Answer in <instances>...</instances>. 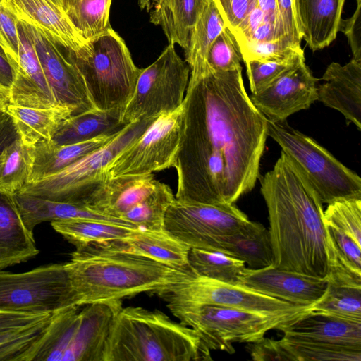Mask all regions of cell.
Segmentation results:
<instances>
[{"label": "cell", "instance_id": "1", "mask_svg": "<svg viewBox=\"0 0 361 361\" xmlns=\"http://www.w3.org/2000/svg\"><path fill=\"white\" fill-rule=\"evenodd\" d=\"M183 104L175 198L234 204L255 187L268 137L267 118L245 90L242 67L190 76Z\"/></svg>", "mask_w": 361, "mask_h": 361}, {"label": "cell", "instance_id": "2", "mask_svg": "<svg viewBox=\"0 0 361 361\" xmlns=\"http://www.w3.org/2000/svg\"><path fill=\"white\" fill-rule=\"evenodd\" d=\"M259 178L269 214L273 266L325 278L327 240L319 198L282 151L272 169Z\"/></svg>", "mask_w": 361, "mask_h": 361}, {"label": "cell", "instance_id": "3", "mask_svg": "<svg viewBox=\"0 0 361 361\" xmlns=\"http://www.w3.org/2000/svg\"><path fill=\"white\" fill-rule=\"evenodd\" d=\"M210 352L192 328L159 310L130 306L115 315L102 361L211 360Z\"/></svg>", "mask_w": 361, "mask_h": 361}, {"label": "cell", "instance_id": "4", "mask_svg": "<svg viewBox=\"0 0 361 361\" xmlns=\"http://www.w3.org/2000/svg\"><path fill=\"white\" fill-rule=\"evenodd\" d=\"M66 264L79 305L122 300L142 293L156 294L193 274L190 269L123 253L72 252Z\"/></svg>", "mask_w": 361, "mask_h": 361}, {"label": "cell", "instance_id": "5", "mask_svg": "<svg viewBox=\"0 0 361 361\" xmlns=\"http://www.w3.org/2000/svg\"><path fill=\"white\" fill-rule=\"evenodd\" d=\"M121 300L73 305L52 314L28 361H102Z\"/></svg>", "mask_w": 361, "mask_h": 361}, {"label": "cell", "instance_id": "6", "mask_svg": "<svg viewBox=\"0 0 361 361\" xmlns=\"http://www.w3.org/2000/svg\"><path fill=\"white\" fill-rule=\"evenodd\" d=\"M66 49L82 75L94 107L123 112L142 68L134 63L123 39L110 28L76 51Z\"/></svg>", "mask_w": 361, "mask_h": 361}, {"label": "cell", "instance_id": "7", "mask_svg": "<svg viewBox=\"0 0 361 361\" xmlns=\"http://www.w3.org/2000/svg\"><path fill=\"white\" fill-rule=\"evenodd\" d=\"M169 185L152 173L108 177L83 204L135 228L162 231L166 212L174 200Z\"/></svg>", "mask_w": 361, "mask_h": 361}, {"label": "cell", "instance_id": "8", "mask_svg": "<svg viewBox=\"0 0 361 361\" xmlns=\"http://www.w3.org/2000/svg\"><path fill=\"white\" fill-rule=\"evenodd\" d=\"M157 117L145 118L126 125L98 149L52 175L27 182L18 192L83 204L88 195L109 177L108 171L114 160L134 143Z\"/></svg>", "mask_w": 361, "mask_h": 361}, {"label": "cell", "instance_id": "9", "mask_svg": "<svg viewBox=\"0 0 361 361\" xmlns=\"http://www.w3.org/2000/svg\"><path fill=\"white\" fill-rule=\"evenodd\" d=\"M267 135L275 140L305 177L322 204L361 199V178L312 137L286 121L267 119Z\"/></svg>", "mask_w": 361, "mask_h": 361}, {"label": "cell", "instance_id": "10", "mask_svg": "<svg viewBox=\"0 0 361 361\" xmlns=\"http://www.w3.org/2000/svg\"><path fill=\"white\" fill-rule=\"evenodd\" d=\"M180 322L192 328L210 350L233 353V343H251L296 318L259 314L217 305H166Z\"/></svg>", "mask_w": 361, "mask_h": 361}, {"label": "cell", "instance_id": "11", "mask_svg": "<svg viewBox=\"0 0 361 361\" xmlns=\"http://www.w3.org/2000/svg\"><path fill=\"white\" fill-rule=\"evenodd\" d=\"M166 305H217L259 314L298 318L311 306L292 304L244 285L230 284L192 274L156 293Z\"/></svg>", "mask_w": 361, "mask_h": 361}, {"label": "cell", "instance_id": "12", "mask_svg": "<svg viewBox=\"0 0 361 361\" xmlns=\"http://www.w3.org/2000/svg\"><path fill=\"white\" fill-rule=\"evenodd\" d=\"M79 305L66 263L23 273L0 271V310L54 314Z\"/></svg>", "mask_w": 361, "mask_h": 361}, {"label": "cell", "instance_id": "13", "mask_svg": "<svg viewBox=\"0 0 361 361\" xmlns=\"http://www.w3.org/2000/svg\"><path fill=\"white\" fill-rule=\"evenodd\" d=\"M190 68L169 44L149 66L142 68L133 96L123 114V122L170 113L184 100L190 79Z\"/></svg>", "mask_w": 361, "mask_h": 361}, {"label": "cell", "instance_id": "14", "mask_svg": "<svg viewBox=\"0 0 361 361\" xmlns=\"http://www.w3.org/2000/svg\"><path fill=\"white\" fill-rule=\"evenodd\" d=\"M249 221L234 204L212 205L175 198L166 212L163 230L189 247L208 250L216 240L235 233Z\"/></svg>", "mask_w": 361, "mask_h": 361}, {"label": "cell", "instance_id": "15", "mask_svg": "<svg viewBox=\"0 0 361 361\" xmlns=\"http://www.w3.org/2000/svg\"><path fill=\"white\" fill-rule=\"evenodd\" d=\"M183 119V104L157 116L145 133L114 160L108 176L145 175L173 167Z\"/></svg>", "mask_w": 361, "mask_h": 361}, {"label": "cell", "instance_id": "16", "mask_svg": "<svg viewBox=\"0 0 361 361\" xmlns=\"http://www.w3.org/2000/svg\"><path fill=\"white\" fill-rule=\"evenodd\" d=\"M22 23L35 47L56 104L68 109L72 116L96 109L84 79L68 58L66 48L37 28Z\"/></svg>", "mask_w": 361, "mask_h": 361}, {"label": "cell", "instance_id": "17", "mask_svg": "<svg viewBox=\"0 0 361 361\" xmlns=\"http://www.w3.org/2000/svg\"><path fill=\"white\" fill-rule=\"evenodd\" d=\"M317 81L303 61L250 98L267 120L286 121L290 115L307 109L317 100Z\"/></svg>", "mask_w": 361, "mask_h": 361}, {"label": "cell", "instance_id": "18", "mask_svg": "<svg viewBox=\"0 0 361 361\" xmlns=\"http://www.w3.org/2000/svg\"><path fill=\"white\" fill-rule=\"evenodd\" d=\"M190 247L164 230L136 229L128 236L93 243L75 247L78 255L123 253L146 257L167 266L190 270L188 256Z\"/></svg>", "mask_w": 361, "mask_h": 361}, {"label": "cell", "instance_id": "19", "mask_svg": "<svg viewBox=\"0 0 361 361\" xmlns=\"http://www.w3.org/2000/svg\"><path fill=\"white\" fill-rule=\"evenodd\" d=\"M243 285L296 305L311 306L324 293L327 280L271 266L247 269Z\"/></svg>", "mask_w": 361, "mask_h": 361}, {"label": "cell", "instance_id": "20", "mask_svg": "<svg viewBox=\"0 0 361 361\" xmlns=\"http://www.w3.org/2000/svg\"><path fill=\"white\" fill-rule=\"evenodd\" d=\"M18 63L13 69L11 104L37 109L59 106L47 82L32 42L22 22L17 20Z\"/></svg>", "mask_w": 361, "mask_h": 361}, {"label": "cell", "instance_id": "21", "mask_svg": "<svg viewBox=\"0 0 361 361\" xmlns=\"http://www.w3.org/2000/svg\"><path fill=\"white\" fill-rule=\"evenodd\" d=\"M317 87V100L341 112L347 123L361 130V61L352 59L343 66L331 63Z\"/></svg>", "mask_w": 361, "mask_h": 361}, {"label": "cell", "instance_id": "22", "mask_svg": "<svg viewBox=\"0 0 361 361\" xmlns=\"http://www.w3.org/2000/svg\"><path fill=\"white\" fill-rule=\"evenodd\" d=\"M16 20L33 26L64 48L76 51L87 42L62 8L51 0H1Z\"/></svg>", "mask_w": 361, "mask_h": 361}, {"label": "cell", "instance_id": "23", "mask_svg": "<svg viewBox=\"0 0 361 361\" xmlns=\"http://www.w3.org/2000/svg\"><path fill=\"white\" fill-rule=\"evenodd\" d=\"M345 0H293L295 13L302 39L318 51L336 37Z\"/></svg>", "mask_w": 361, "mask_h": 361}, {"label": "cell", "instance_id": "24", "mask_svg": "<svg viewBox=\"0 0 361 361\" xmlns=\"http://www.w3.org/2000/svg\"><path fill=\"white\" fill-rule=\"evenodd\" d=\"M284 335L361 348V322L319 311L309 312L283 325Z\"/></svg>", "mask_w": 361, "mask_h": 361}, {"label": "cell", "instance_id": "25", "mask_svg": "<svg viewBox=\"0 0 361 361\" xmlns=\"http://www.w3.org/2000/svg\"><path fill=\"white\" fill-rule=\"evenodd\" d=\"M208 250L241 260L251 269H264L274 264L269 230L262 224L250 220L235 233L216 240Z\"/></svg>", "mask_w": 361, "mask_h": 361}, {"label": "cell", "instance_id": "26", "mask_svg": "<svg viewBox=\"0 0 361 361\" xmlns=\"http://www.w3.org/2000/svg\"><path fill=\"white\" fill-rule=\"evenodd\" d=\"M38 253L33 233L25 226L13 195L0 192V271Z\"/></svg>", "mask_w": 361, "mask_h": 361}, {"label": "cell", "instance_id": "27", "mask_svg": "<svg viewBox=\"0 0 361 361\" xmlns=\"http://www.w3.org/2000/svg\"><path fill=\"white\" fill-rule=\"evenodd\" d=\"M117 133L69 145L42 141L29 146L32 163L27 182L37 181L59 171L106 144Z\"/></svg>", "mask_w": 361, "mask_h": 361}, {"label": "cell", "instance_id": "28", "mask_svg": "<svg viewBox=\"0 0 361 361\" xmlns=\"http://www.w3.org/2000/svg\"><path fill=\"white\" fill-rule=\"evenodd\" d=\"M13 197L25 226L32 233L37 225L44 221L67 219H92L129 226L84 204L54 201L18 192L13 194Z\"/></svg>", "mask_w": 361, "mask_h": 361}, {"label": "cell", "instance_id": "29", "mask_svg": "<svg viewBox=\"0 0 361 361\" xmlns=\"http://www.w3.org/2000/svg\"><path fill=\"white\" fill-rule=\"evenodd\" d=\"M209 0H160L150 13V22L161 26L169 43L184 50L189 37Z\"/></svg>", "mask_w": 361, "mask_h": 361}, {"label": "cell", "instance_id": "30", "mask_svg": "<svg viewBox=\"0 0 361 361\" xmlns=\"http://www.w3.org/2000/svg\"><path fill=\"white\" fill-rule=\"evenodd\" d=\"M122 111L93 109L67 118L54 134L51 142L64 145L118 132L126 125Z\"/></svg>", "mask_w": 361, "mask_h": 361}, {"label": "cell", "instance_id": "31", "mask_svg": "<svg viewBox=\"0 0 361 361\" xmlns=\"http://www.w3.org/2000/svg\"><path fill=\"white\" fill-rule=\"evenodd\" d=\"M6 111L13 117L20 139L27 146L51 141L60 126L72 116L68 109L61 106L37 109L10 104Z\"/></svg>", "mask_w": 361, "mask_h": 361}, {"label": "cell", "instance_id": "32", "mask_svg": "<svg viewBox=\"0 0 361 361\" xmlns=\"http://www.w3.org/2000/svg\"><path fill=\"white\" fill-rule=\"evenodd\" d=\"M226 25L213 0H209L202 14L191 30L187 48L185 62L190 76L209 71L207 56L209 47Z\"/></svg>", "mask_w": 361, "mask_h": 361}, {"label": "cell", "instance_id": "33", "mask_svg": "<svg viewBox=\"0 0 361 361\" xmlns=\"http://www.w3.org/2000/svg\"><path fill=\"white\" fill-rule=\"evenodd\" d=\"M52 228L78 247L93 243L123 238L137 228L92 219H67L51 222Z\"/></svg>", "mask_w": 361, "mask_h": 361}, {"label": "cell", "instance_id": "34", "mask_svg": "<svg viewBox=\"0 0 361 361\" xmlns=\"http://www.w3.org/2000/svg\"><path fill=\"white\" fill-rule=\"evenodd\" d=\"M188 263L196 275L230 284L243 285L245 264L221 252L190 247Z\"/></svg>", "mask_w": 361, "mask_h": 361}, {"label": "cell", "instance_id": "35", "mask_svg": "<svg viewBox=\"0 0 361 361\" xmlns=\"http://www.w3.org/2000/svg\"><path fill=\"white\" fill-rule=\"evenodd\" d=\"M111 0H60V6L86 41L111 28L109 13Z\"/></svg>", "mask_w": 361, "mask_h": 361}, {"label": "cell", "instance_id": "36", "mask_svg": "<svg viewBox=\"0 0 361 361\" xmlns=\"http://www.w3.org/2000/svg\"><path fill=\"white\" fill-rule=\"evenodd\" d=\"M282 345L295 361H360L361 348L307 340L284 335Z\"/></svg>", "mask_w": 361, "mask_h": 361}, {"label": "cell", "instance_id": "37", "mask_svg": "<svg viewBox=\"0 0 361 361\" xmlns=\"http://www.w3.org/2000/svg\"><path fill=\"white\" fill-rule=\"evenodd\" d=\"M30 147L17 138L0 153V192L13 195L27 182L31 169Z\"/></svg>", "mask_w": 361, "mask_h": 361}, {"label": "cell", "instance_id": "38", "mask_svg": "<svg viewBox=\"0 0 361 361\" xmlns=\"http://www.w3.org/2000/svg\"><path fill=\"white\" fill-rule=\"evenodd\" d=\"M310 308L361 322V287L328 282L323 295Z\"/></svg>", "mask_w": 361, "mask_h": 361}, {"label": "cell", "instance_id": "39", "mask_svg": "<svg viewBox=\"0 0 361 361\" xmlns=\"http://www.w3.org/2000/svg\"><path fill=\"white\" fill-rule=\"evenodd\" d=\"M51 318V316L34 325L0 332V361H28Z\"/></svg>", "mask_w": 361, "mask_h": 361}, {"label": "cell", "instance_id": "40", "mask_svg": "<svg viewBox=\"0 0 361 361\" xmlns=\"http://www.w3.org/2000/svg\"><path fill=\"white\" fill-rule=\"evenodd\" d=\"M303 61L305 58L303 50H301L282 60H250L244 62L252 94L267 88Z\"/></svg>", "mask_w": 361, "mask_h": 361}, {"label": "cell", "instance_id": "41", "mask_svg": "<svg viewBox=\"0 0 361 361\" xmlns=\"http://www.w3.org/2000/svg\"><path fill=\"white\" fill-rule=\"evenodd\" d=\"M325 224L348 234L361 246V199H345L333 202L324 211Z\"/></svg>", "mask_w": 361, "mask_h": 361}, {"label": "cell", "instance_id": "42", "mask_svg": "<svg viewBox=\"0 0 361 361\" xmlns=\"http://www.w3.org/2000/svg\"><path fill=\"white\" fill-rule=\"evenodd\" d=\"M242 54L235 36L225 27L209 49L207 66L212 71H227L242 67Z\"/></svg>", "mask_w": 361, "mask_h": 361}, {"label": "cell", "instance_id": "43", "mask_svg": "<svg viewBox=\"0 0 361 361\" xmlns=\"http://www.w3.org/2000/svg\"><path fill=\"white\" fill-rule=\"evenodd\" d=\"M325 225L328 254L361 273V246L345 232L332 226Z\"/></svg>", "mask_w": 361, "mask_h": 361}, {"label": "cell", "instance_id": "44", "mask_svg": "<svg viewBox=\"0 0 361 361\" xmlns=\"http://www.w3.org/2000/svg\"><path fill=\"white\" fill-rule=\"evenodd\" d=\"M243 61H274L291 56L302 48L293 47L285 39H276L262 42L247 44L240 47Z\"/></svg>", "mask_w": 361, "mask_h": 361}, {"label": "cell", "instance_id": "45", "mask_svg": "<svg viewBox=\"0 0 361 361\" xmlns=\"http://www.w3.org/2000/svg\"><path fill=\"white\" fill-rule=\"evenodd\" d=\"M0 48L5 54L12 69L18 63V33L17 21L0 1Z\"/></svg>", "mask_w": 361, "mask_h": 361}, {"label": "cell", "instance_id": "46", "mask_svg": "<svg viewBox=\"0 0 361 361\" xmlns=\"http://www.w3.org/2000/svg\"><path fill=\"white\" fill-rule=\"evenodd\" d=\"M276 2L280 39H286L295 48H302L293 0H276Z\"/></svg>", "mask_w": 361, "mask_h": 361}, {"label": "cell", "instance_id": "47", "mask_svg": "<svg viewBox=\"0 0 361 361\" xmlns=\"http://www.w3.org/2000/svg\"><path fill=\"white\" fill-rule=\"evenodd\" d=\"M245 348L255 361H295L281 340L263 337L257 341L247 343Z\"/></svg>", "mask_w": 361, "mask_h": 361}, {"label": "cell", "instance_id": "48", "mask_svg": "<svg viewBox=\"0 0 361 361\" xmlns=\"http://www.w3.org/2000/svg\"><path fill=\"white\" fill-rule=\"evenodd\" d=\"M226 27L233 32L257 5V0H213Z\"/></svg>", "mask_w": 361, "mask_h": 361}, {"label": "cell", "instance_id": "49", "mask_svg": "<svg viewBox=\"0 0 361 361\" xmlns=\"http://www.w3.org/2000/svg\"><path fill=\"white\" fill-rule=\"evenodd\" d=\"M357 7L351 17L341 19L339 31L346 36L353 58L361 61V0H356Z\"/></svg>", "mask_w": 361, "mask_h": 361}, {"label": "cell", "instance_id": "50", "mask_svg": "<svg viewBox=\"0 0 361 361\" xmlns=\"http://www.w3.org/2000/svg\"><path fill=\"white\" fill-rule=\"evenodd\" d=\"M52 314L32 313L0 310V332L20 329L44 322Z\"/></svg>", "mask_w": 361, "mask_h": 361}, {"label": "cell", "instance_id": "51", "mask_svg": "<svg viewBox=\"0 0 361 361\" xmlns=\"http://www.w3.org/2000/svg\"><path fill=\"white\" fill-rule=\"evenodd\" d=\"M265 20L264 13L257 5L232 32L238 45L245 42Z\"/></svg>", "mask_w": 361, "mask_h": 361}, {"label": "cell", "instance_id": "52", "mask_svg": "<svg viewBox=\"0 0 361 361\" xmlns=\"http://www.w3.org/2000/svg\"><path fill=\"white\" fill-rule=\"evenodd\" d=\"M18 137L20 134L13 117L6 111H0V153Z\"/></svg>", "mask_w": 361, "mask_h": 361}, {"label": "cell", "instance_id": "53", "mask_svg": "<svg viewBox=\"0 0 361 361\" xmlns=\"http://www.w3.org/2000/svg\"><path fill=\"white\" fill-rule=\"evenodd\" d=\"M279 39L276 25L269 20H265L243 43L239 44V47L247 44Z\"/></svg>", "mask_w": 361, "mask_h": 361}, {"label": "cell", "instance_id": "54", "mask_svg": "<svg viewBox=\"0 0 361 361\" xmlns=\"http://www.w3.org/2000/svg\"><path fill=\"white\" fill-rule=\"evenodd\" d=\"M13 78L12 67L0 48V88L10 92Z\"/></svg>", "mask_w": 361, "mask_h": 361}, {"label": "cell", "instance_id": "55", "mask_svg": "<svg viewBox=\"0 0 361 361\" xmlns=\"http://www.w3.org/2000/svg\"><path fill=\"white\" fill-rule=\"evenodd\" d=\"M257 6L262 10L266 16V20L274 23L277 30L279 39L278 15L276 0H257Z\"/></svg>", "mask_w": 361, "mask_h": 361}, {"label": "cell", "instance_id": "56", "mask_svg": "<svg viewBox=\"0 0 361 361\" xmlns=\"http://www.w3.org/2000/svg\"><path fill=\"white\" fill-rule=\"evenodd\" d=\"M10 104V92L0 88V111H6Z\"/></svg>", "mask_w": 361, "mask_h": 361}, {"label": "cell", "instance_id": "57", "mask_svg": "<svg viewBox=\"0 0 361 361\" xmlns=\"http://www.w3.org/2000/svg\"><path fill=\"white\" fill-rule=\"evenodd\" d=\"M160 0H138V4L141 9L149 11L159 2Z\"/></svg>", "mask_w": 361, "mask_h": 361}, {"label": "cell", "instance_id": "58", "mask_svg": "<svg viewBox=\"0 0 361 361\" xmlns=\"http://www.w3.org/2000/svg\"><path fill=\"white\" fill-rule=\"evenodd\" d=\"M51 1H52L54 4H56L59 6H60V0H51Z\"/></svg>", "mask_w": 361, "mask_h": 361}, {"label": "cell", "instance_id": "59", "mask_svg": "<svg viewBox=\"0 0 361 361\" xmlns=\"http://www.w3.org/2000/svg\"><path fill=\"white\" fill-rule=\"evenodd\" d=\"M0 1H1V0H0Z\"/></svg>", "mask_w": 361, "mask_h": 361}]
</instances>
